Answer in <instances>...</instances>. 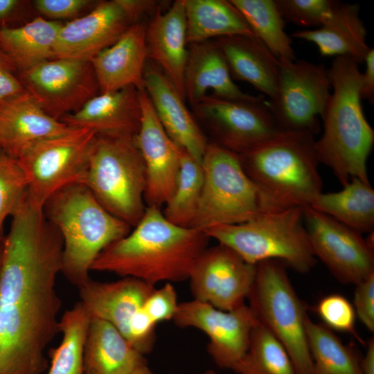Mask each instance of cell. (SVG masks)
Here are the masks:
<instances>
[{
  "mask_svg": "<svg viewBox=\"0 0 374 374\" xmlns=\"http://www.w3.org/2000/svg\"><path fill=\"white\" fill-rule=\"evenodd\" d=\"M303 222L315 258L339 281L356 285L374 273L373 232L365 239L311 206L303 208Z\"/></svg>",
  "mask_w": 374,
  "mask_h": 374,
  "instance_id": "4fadbf2b",
  "label": "cell"
},
{
  "mask_svg": "<svg viewBox=\"0 0 374 374\" xmlns=\"http://www.w3.org/2000/svg\"><path fill=\"white\" fill-rule=\"evenodd\" d=\"M63 241L43 208L27 197L12 216L0 269V374H42L60 333L56 290Z\"/></svg>",
  "mask_w": 374,
  "mask_h": 374,
  "instance_id": "6da1fadb",
  "label": "cell"
},
{
  "mask_svg": "<svg viewBox=\"0 0 374 374\" xmlns=\"http://www.w3.org/2000/svg\"><path fill=\"white\" fill-rule=\"evenodd\" d=\"M147 364L143 354L108 322L91 318L84 349V374H132Z\"/></svg>",
  "mask_w": 374,
  "mask_h": 374,
  "instance_id": "83f0119b",
  "label": "cell"
},
{
  "mask_svg": "<svg viewBox=\"0 0 374 374\" xmlns=\"http://www.w3.org/2000/svg\"><path fill=\"white\" fill-rule=\"evenodd\" d=\"M364 62L366 64L364 72L362 74L360 96L362 100L370 103L374 102V48H371Z\"/></svg>",
  "mask_w": 374,
  "mask_h": 374,
  "instance_id": "ee69618b",
  "label": "cell"
},
{
  "mask_svg": "<svg viewBox=\"0 0 374 374\" xmlns=\"http://www.w3.org/2000/svg\"><path fill=\"white\" fill-rule=\"evenodd\" d=\"M19 80L42 109L57 120L77 112L100 93L90 61L51 59L20 71Z\"/></svg>",
  "mask_w": 374,
  "mask_h": 374,
  "instance_id": "5bb4252c",
  "label": "cell"
},
{
  "mask_svg": "<svg viewBox=\"0 0 374 374\" xmlns=\"http://www.w3.org/2000/svg\"><path fill=\"white\" fill-rule=\"evenodd\" d=\"M139 98L141 118L135 141L145 168L144 199L147 206L161 208L175 189L182 148L164 130L144 89Z\"/></svg>",
  "mask_w": 374,
  "mask_h": 374,
  "instance_id": "e0dca14e",
  "label": "cell"
},
{
  "mask_svg": "<svg viewBox=\"0 0 374 374\" xmlns=\"http://www.w3.org/2000/svg\"><path fill=\"white\" fill-rule=\"evenodd\" d=\"M28 181L17 158L0 150V241L6 219L12 216L28 193Z\"/></svg>",
  "mask_w": 374,
  "mask_h": 374,
  "instance_id": "8d00e7d4",
  "label": "cell"
},
{
  "mask_svg": "<svg viewBox=\"0 0 374 374\" xmlns=\"http://www.w3.org/2000/svg\"><path fill=\"white\" fill-rule=\"evenodd\" d=\"M202 374H217V373H216L213 370H207V371H204V373H202Z\"/></svg>",
  "mask_w": 374,
  "mask_h": 374,
  "instance_id": "f907efd6",
  "label": "cell"
},
{
  "mask_svg": "<svg viewBox=\"0 0 374 374\" xmlns=\"http://www.w3.org/2000/svg\"><path fill=\"white\" fill-rule=\"evenodd\" d=\"M80 183L107 211L134 227L147 206L145 168L135 136L96 134Z\"/></svg>",
  "mask_w": 374,
  "mask_h": 374,
  "instance_id": "8992f818",
  "label": "cell"
},
{
  "mask_svg": "<svg viewBox=\"0 0 374 374\" xmlns=\"http://www.w3.org/2000/svg\"><path fill=\"white\" fill-rule=\"evenodd\" d=\"M154 289V285L132 277L112 282L89 278L78 287L80 301L91 319L108 322L127 341L132 321Z\"/></svg>",
  "mask_w": 374,
  "mask_h": 374,
  "instance_id": "ffe728a7",
  "label": "cell"
},
{
  "mask_svg": "<svg viewBox=\"0 0 374 374\" xmlns=\"http://www.w3.org/2000/svg\"><path fill=\"white\" fill-rule=\"evenodd\" d=\"M327 71L332 92L321 116L323 134L314 143L318 160L332 170L343 186L353 177L370 183L367 160L374 131L362 109V73L359 64L346 56L335 57Z\"/></svg>",
  "mask_w": 374,
  "mask_h": 374,
  "instance_id": "3957f363",
  "label": "cell"
},
{
  "mask_svg": "<svg viewBox=\"0 0 374 374\" xmlns=\"http://www.w3.org/2000/svg\"><path fill=\"white\" fill-rule=\"evenodd\" d=\"M204 232L251 264L275 260L305 273L316 263L302 207L267 211L243 223L217 226Z\"/></svg>",
  "mask_w": 374,
  "mask_h": 374,
  "instance_id": "52a82bcc",
  "label": "cell"
},
{
  "mask_svg": "<svg viewBox=\"0 0 374 374\" xmlns=\"http://www.w3.org/2000/svg\"><path fill=\"white\" fill-rule=\"evenodd\" d=\"M276 3L285 21L304 28H319L330 17L339 1L276 0Z\"/></svg>",
  "mask_w": 374,
  "mask_h": 374,
  "instance_id": "74e56055",
  "label": "cell"
},
{
  "mask_svg": "<svg viewBox=\"0 0 374 374\" xmlns=\"http://www.w3.org/2000/svg\"><path fill=\"white\" fill-rule=\"evenodd\" d=\"M91 317L80 301L60 319V344L48 350L47 374H84V349Z\"/></svg>",
  "mask_w": 374,
  "mask_h": 374,
  "instance_id": "d6a6232c",
  "label": "cell"
},
{
  "mask_svg": "<svg viewBox=\"0 0 374 374\" xmlns=\"http://www.w3.org/2000/svg\"><path fill=\"white\" fill-rule=\"evenodd\" d=\"M132 374H154L151 369L148 366V364H144L136 368Z\"/></svg>",
  "mask_w": 374,
  "mask_h": 374,
  "instance_id": "7dc6e473",
  "label": "cell"
},
{
  "mask_svg": "<svg viewBox=\"0 0 374 374\" xmlns=\"http://www.w3.org/2000/svg\"><path fill=\"white\" fill-rule=\"evenodd\" d=\"M259 323L283 345L297 374H312L305 321L308 315L288 277L285 265L275 260L256 265L247 298Z\"/></svg>",
  "mask_w": 374,
  "mask_h": 374,
  "instance_id": "9c48e42d",
  "label": "cell"
},
{
  "mask_svg": "<svg viewBox=\"0 0 374 374\" xmlns=\"http://www.w3.org/2000/svg\"><path fill=\"white\" fill-rule=\"evenodd\" d=\"M190 107L199 125L210 136L209 141L238 154L279 130L267 100L259 96L232 100L206 94Z\"/></svg>",
  "mask_w": 374,
  "mask_h": 374,
  "instance_id": "8fae6325",
  "label": "cell"
},
{
  "mask_svg": "<svg viewBox=\"0 0 374 374\" xmlns=\"http://www.w3.org/2000/svg\"><path fill=\"white\" fill-rule=\"evenodd\" d=\"M96 134L71 127L65 132L41 140L17 158L28 181V198L43 207L64 186L81 182Z\"/></svg>",
  "mask_w": 374,
  "mask_h": 374,
  "instance_id": "30bf717a",
  "label": "cell"
},
{
  "mask_svg": "<svg viewBox=\"0 0 374 374\" xmlns=\"http://www.w3.org/2000/svg\"><path fill=\"white\" fill-rule=\"evenodd\" d=\"M141 118L139 90L130 86L100 93L60 121L69 127L88 129L98 135L136 136Z\"/></svg>",
  "mask_w": 374,
  "mask_h": 374,
  "instance_id": "603a6c76",
  "label": "cell"
},
{
  "mask_svg": "<svg viewBox=\"0 0 374 374\" xmlns=\"http://www.w3.org/2000/svg\"><path fill=\"white\" fill-rule=\"evenodd\" d=\"M18 0H0V20L8 19L21 5Z\"/></svg>",
  "mask_w": 374,
  "mask_h": 374,
  "instance_id": "bcb514c9",
  "label": "cell"
},
{
  "mask_svg": "<svg viewBox=\"0 0 374 374\" xmlns=\"http://www.w3.org/2000/svg\"><path fill=\"white\" fill-rule=\"evenodd\" d=\"M233 79L246 82L272 98L277 90L279 60L256 37L231 35L213 39Z\"/></svg>",
  "mask_w": 374,
  "mask_h": 374,
  "instance_id": "4316f807",
  "label": "cell"
},
{
  "mask_svg": "<svg viewBox=\"0 0 374 374\" xmlns=\"http://www.w3.org/2000/svg\"><path fill=\"white\" fill-rule=\"evenodd\" d=\"M204 181L202 162L182 149L177 184L162 211L170 222L192 228L199 206Z\"/></svg>",
  "mask_w": 374,
  "mask_h": 374,
  "instance_id": "d590c367",
  "label": "cell"
},
{
  "mask_svg": "<svg viewBox=\"0 0 374 374\" xmlns=\"http://www.w3.org/2000/svg\"><path fill=\"white\" fill-rule=\"evenodd\" d=\"M204 181L192 228H211L247 222L281 209L272 204L244 170L239 155L209 141L202 160Z\"/></svg>",
  "mask_w": 374,
  "mask_h": 374,
  "instance_id": "ba28073f",
  "label": "cell"
},
{
  "mask_svg": "<svg viewBox=\"0 0 374 374\" xmlns=\"http://www.w3.org/2000/svg\"><path fill=\"white\" fill-rule=\"evenodd\" d=\"M353 308L356 316L371 332H374V273L355 285Z\"/></svg>",
  "mask_w": 374,
  "mask_h": 374,
  "instance_id": "60d3db41",
  "label": "cell"
},
{
  "mask_svg": "<svg viewBox=\"0 0 374 374\" xmlns=\"http://www.w3.org/2000/svg\"><path fill=\"white\" fill-rule=\"evenodd\" d=\"M305 329L312 374H362V357L354 346L344 344L331 329L313 322L309 317Z\"/></svg>",
  "mask_w": 374,
  "mask_h": 374,
  "instance_id": "1f68e13d",
  "label": "cell"
},
{
  "mask_svg": "<svg viewBox=\"0 0 374 374\" xmlns=\"http://www.w3.org/2000/svg\"><path fill=\"white\" fill-rule=\"evenodd\" d=\"M146 24L142 20L134 23L114 44L91 60L100 93L130 86L143 89V73L148 59Z\"/></svg>",
  "mask_w": 374,
  "mask_h": 374,
  "instance_id": "cb8c5ba5",
  "label": "cell"
},
{
  "mask_svg": "<svg viewBox=\"0 0 374 374\" xmlns=\"http://www.w3.org/2000/svg\"><path fill=\"white\" fill-rule=\"evenodd\" d=\"M10 65L0 61V103L26 90Z\"/></svg>",
  "mask_w": 374,
  "mask_h": 374,
  "instance_id": "7bdbcfd3",
  "label": "cell"
},
{
  "mask_svg": "<svg viewBox=\"0 0 374 374\" xmlns=\"http://www.w3.org/2000/svg\"><path fill=\"white\" fill-rule=\"evenodd\" d=\"M241 12L255 36L279 61L295 60L292 40L285 30L276 0H230Z\"/></svg>",
  "mask_w": 374,
  "mask_h": 374,
  "instance_id": "836d02e7",
  "label": "cell"
},
{
  "mask_svg": "<svg viewBox=\"0 0 374 374\" xmlns=\"http://www.w3.org/2000/svg\"><path fill=\"white\" fill-rule=\"evenodd\" d=\"M40 17L24 26L0 28V48L20 71L53 59V46L62 26Z\"/></svg>",
  "mask_w": 374,
  "mask_h": 374,
  "instance_id": "f1b7e54d",
  "label": "cell"
},
{
  "mask_svg": "<svg viewBox=\"0 0 374 374\" xmlns=\"http://www.w3.org/2000/svg\"><path fill=\"white\" fill-rule=\"evenodd\" d=\"M331 95L324 65L299 60L279 61L276 92L267 100L279 129L314 132Z\"/></svg>",
  "mask_w": 374,
  "mask_h": 374,
  "instance_id": "7c38bea8",
  "label": "cell"
},
{
  "mask_svg": "<svg viewBox=\"0 0 374 374\" xmlns=\"http://www.w3.org/2000/svg\"><path fill=\"white\" fill-rule=\"evenodd\" d=\"M148 60L169 78L185 100L184 73L188 55L184 0H176L164 12L159 7L146 24Z\"/></svg>",
  "mask_w": 374,
  "mask_h": 374,
  "instance_id": "44dd1931",
  "label": "cell"
},
{
  "mask_svg": "<svg viewBox=\"0 0 374 374\" xmlns=\"http://www.w3.org/2000/svg\"><path fill=\"white\" fill-rule=\"evenodd\" d=\"M316 310L326 326L350 333L364 344L355 330V309L346 297L337 294L328 295L319 301Z\"/></svg>",
  "mask_w": 374,
  "mask_h": 374,
  "instance_id": "f35d334b",
  "label": "cell"
},
{
  "mask_svg": "<svg viewBox=\"0 0 374 374\" xmlns=\"http://www.w3.org/2000/svg\"><path fill=\"white\" fill-rule=\"evenodd\" d=\"M232 370L237 374H297L283 345L260 323L251 332L247 352Z\"/></svg>",
  "mask_w": 374,
  "mask_h": 374,
  "instance_id": "e575fe53",
  "label": "cell"
},
{
  "mask_svg": "<svg viewBox=\"0 0 374 374\" xmlns=\"http://www.w3.org/2000/svg\"><path fill=\"white\" fill-rule=\"evenodd\" d=\"M362 374H374V339L371 338L366 346V352L361 359Z\"/></svg>",
  "mask_w": 374,
  "mask_h": 374,
  "instance_id": "f6af8a7d",
  "label": "cell"
},
{
  "mask_svg": "<svg viewBox=\"0 0 374 374\" xmlns=\"http://www.w3.org/2000/svg\"><path fill=\"white\" fill-rule=\"evenodd\" d=\"M138 21L122 0L100 1L87 15L62 24L53 46L54 58L91 61Z\"/></svg>",
  "mask_w": 374,
  "mask_h": 374,
  "instance_id": "ac0fdd59",
  "label": "cell"
},
{
  "mask_svg": "<svg viewBox=\"0 0 374 374\" xmlns=\"http://www.w3.org/2000/svg\"><path fill=\"white\" fill-rule=\"evenodd\" d=\"M69 128L48 115L26 91L0 103V150L14 158Z\"/></svg>",
  "mask_w": 374,
  "mask_h": 374,
  "instance_id": "7402d4cb",
  "label": "cell"
},
{
  "mask_svg": "<svg viewBox=\"0 0 374 374\" xmlns=\"http://www.w3.org/2000/svg\"><path fill=\"white\" fill-rule=\"evenodd\" d=\"M184 1L188 44L231 35L256 37L230 0Z\"/></svg>",
  "mask_w": 374,
  "mask_h": 374,
  "instance_id": "f546056e",
  "label": "cell"
},
{
  "mask_svg": "<svg viewBox=\"0 0 374 374\" xmlns=\"http://www.w3.org/2000/svg\"><path fill=\"white\" fill-rule=\"evenodd\" d=\"M3 240L2 241H0V269H1V257H2V250H3Z\"/></svg>",
  "mask_w": 374,
  "mask_h": 374,
  "instance_id": "681fc988",
  "label": "cell"
},
{
  "mask_svg": "<svg viewBox=\"0 0 374 374\" xmlns=\"http://www.w3.org/2000/svg\"><path fill=\"white\" fill-rule=\"evenodd\" d=\"M359 11L357 3L339 2L322 26L297 30L292 37L314 44L321 55L346 56L362 64L371 47L366 42V28Z\"/></svg>",
  "mask_w": 374,
  "mask_h": 374,
  "instance_id": "484cf974",
  "label": "cell"
},
{
  "mask_svg": "<svg viewBox=\"0 0 374 374\" xmlns=\"http://www.w3.org/2000/svg\"><path fill=\"white\" fill-rule=\"evenodd\" d=\"M256 275V265L219 243L203 251L188 279L193 299L231 311L245 303Z\"/></svg>",
  "mask_w": 374,
  "mask_h": 374,
  "instance_id": "2e32d148",
  "label": "cell"
},
{
  "mask_svg": "<svg viewBox=\"0 0 374 374\" xmlns=\"http://www.w3.org/2000/svg\"><path fill=\"white\" fill-rule=\"evenodd\" d=\"M172 320L178 327L204 332L208 338L207 351L214 363L231 370L247 352L251 332L259 323L245 303L224 311L195 299L179 303Z\"/></svg>",
  "mask_w": 374,
  "mask_h": 374,
  "instance_id": "9a60e30c",
  "label": "cell"
},
{
  "mask_svg": "<svg viewBox=\"0 0 374 374\" xmlns=\"http://www.w3.org/2000/svg\"><path fill=\"white\" fill-rule=\"evenodd\" d=\"M0 61L10 65L12 68L15 69V67L11 62V61L9 60V58L3 53V51L0 48Z\"/></svg>",
  "mask_w": 374,
  "mask_h": 374,
  "instance_id": "c3c4849f",
  "label": "cell"
},
{
  "mask_svg": "<svg viewBox=\"0 0 374 374\" xmlns=\"http://www.w3.org/2000/svg\"></svg>",
  "mask_w": 374,
  "mask_h": 374,
  "instance_id": "816d5d0a",
  "label": "cell"
},
{
  "mask_svg": "<svg viewBox=\"0 0 374 374\" xmlns=\"http://www.w3.org/2000/svg\"><path fill=\"white\" fill-rule=\"evenodd\" d=\"M92 2L89 0H36L34 6L40 13L57 21L75 17Z\"/></svg>",
  "mask_w": 374,
  "mask_h": 374,
  "instance_id": "b9f144b4",
  "label": "cell"
},
{
  "mask_svg": "<svg viewBox=\"0 0 374 374\" xmlns=\"http://www.w3.org/2000/svg\"><path fill=\"white\" fill-rule=\"evenodd\" d=\"M43 211L62 238L61 273L78 288L90 278L98 256L131 231L129 224L107 211L80 182L54 193Z\"/></svg>",
  "mask_w": 374,
  "mask_h": 374,
  "instance_id": "5b68a950",
  "label": "cell"
},
{
  "mask_svg": "<svg viewBox=\"0 0 374 374\" xmlns=\"http://www.w3.org/2000/svg\"><path fill=\"white\" fill-rule=\"evenodd\" d=\"M209 239L203 231L170 222L160 208L146 206L134 229L106 247L91 271L132 277L154 286L183 281L189 278Z\"/></svg>",
  "mask_w": 374,
  "mask_h": 374,
  "instance_id": "7a4b0ae2",
  "label": "cell"
},
{
  "mask_svg": "<svg viewBox=\"0 0 374 374\" xmlns=\"http://www.w3.org/2000/svg\"><path fill=\"white\" fill-rule=\"evenodd\" d=\"M177 294L171 283L154 289L145 300L143 309L157 324L172 320L179 306Z\"/></svg>",
  "mask_w": 374,
  "mask_h": 374,
  "instance_id": "ab89813d",
  "label": "cell"
},
{
  "mask_svg": "<svg viewBox=\"0 0 374 374\" xmlns=\"http://www.w3.org/2000/svg\"><path fill=\"white\" fill-rule=\"evenodd\" d=\"M314 133L279 129L238 154L244 170L280 208L310 206L322 193Z\"/></svg>",
  "mask_w": 374,
  "mask_h": 374,
  "instance_id": "277c9868",
  "label": "cell"
},
{
  "mask_svg": "<svg viewBox=\"0 0 374 374\" xmlns=\"http://www.w3.org/2000/svg\"><path fill=\"white\" fill-rule=\"evenodd\" d=\"M143 89L170 139L202 162L209 143L207 136L169 78L148 59L143 73Z\"/></svg>",
  "mask_w": 374,
  "mask_h": 374,
  "instance_id": "d6986e66",
  "label": "cell"
},
{
  "mask_svg": "<svg viewBox=\"0 0 374 374\" xmlns=\"http://www.w3.org/2000/svg\"><path fill=\"white\" fill-rule=\"evenodd\" d=\"M184 73L186 102L192 106L206 95L232 100H250L255 97L243 92L234 82L226 61L215 42L188 44Z\"/></svg>",
  "mask_w": 374,
  "mask_h": 374,
  "instance_id": "d4e9b609",
  "label": "cell"
},
{
  "mask_svg": "<svg viewBox=\"0 0 374 374\" xmlns=\"http://www.w3.org/2000/svg\"><path fill=\"white\" fill-rule=\"evenodd\" d=\"M310 206L360 233L373 231L374 190L358 178L339 191L322 192Z\"/></svg>",
  "mask_w": 374,
  "mask_h": 374,
  "instance_id": "4dcf8cb0",
  "label": "cell"
}]
</instances>
